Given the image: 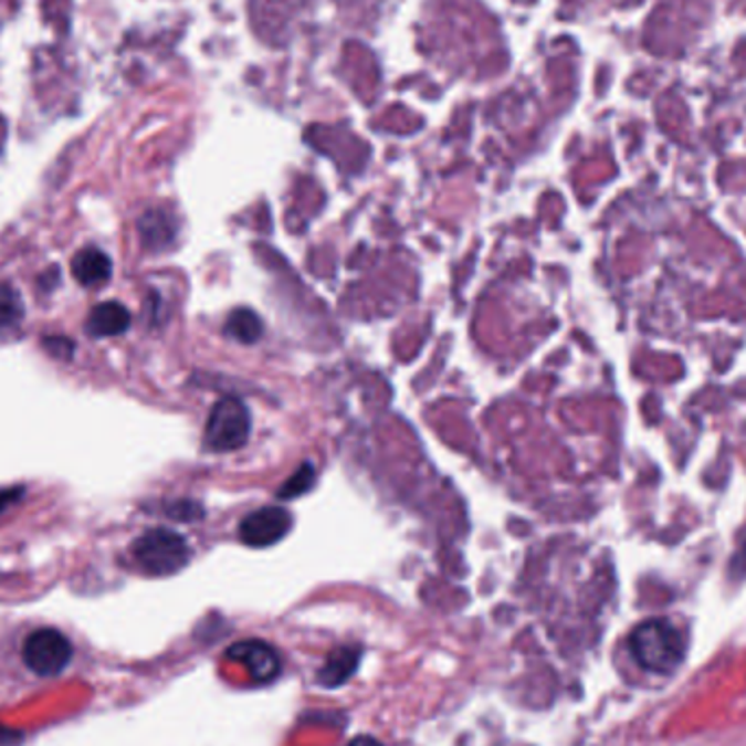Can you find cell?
Returning <instances> with one entry per match:
<instances>
[{"label": "cell", "instance_id": "cell-3", "mask_svg": "<svg viewBox=\"0 0 746 746\" xmlns=\"http://www.w3.org/2000/svg\"><path fill=\"white\" fill-rule=\"evenodd\" d=\"M251 419L239 398H223L214 404L206 423L203 443L210 452H232L248 443Z\"/></svg>", "mask_w": 746, "mask_h": 746}, {"label": "cell", "instance_id": "cell-10", "mask_svg": "<svg viewBox=\"0 0 746 746\" xmlns=\"http://www.w3.org/2000/svg\"><path fill=\"white\" fill-rule=\"evenodd\" d=\"M24 319V302L20 293L7 284L0 282V336L11 334L22 326Z\"/></svg>", "mask_w": 746, "mask_h": 746}, {"label": "cell", "instance_id": "cell-5", "mask_svg": "<svg viewBox=\"0 0 746 746\" xmlns=\"http://www.w3.org/2000/svg\"><path fill=\"white\" fill-rule=\"evenodd\" d=\"M293 526V517L286 508L280 506H266L258 508L255 513H249L248 517L239 526L241 542L251 548H266L286 537V533Z\"/></svg>", "mask_w": 746, "mask_h": 746}, {"label": "cell", "instance_id": "cell-9", "mask_svg": "<svg viewBox=\"0 0 746 746\" xmlns=\"http://www.w3.org/2000/svg\"><path fill=\"white\" fill-rule=\"evenodd\" d=\"M358 662H360V651L358 649H354V647L334 649L330 655H328L326 663H324V668L319 670L317 679L326 687H338V685H343L356 672Z\"/></svg>", "mask_w": 746, "mask_h": 746}, {"label": "cell", "instance_id": "cell-14", "mask_svg": "<svg viewBox=\"0 0 746 746\" xmlns=\"http://www.w3.org/2000/svg\"><path fill=\"white\" fill-rule=\"evenodd\" d=\"M46 347L55 354V356H62V358H71V351H73V343L69 340V338H64V336H49L46 340Z\"/></svg>", "mask_w": 746, "mask_h": 746}, {"label": "cell", "instance_id": "cell-6", "mask_svg": "<svg viewBox=\"0 0 746 746\" xmlns=\"http://www.w3.org/2000/svg\"><path fill=\"white\" fill-rule=\"evenodd\" d=\"M232 662L241 663L255 683H269L282 672V662L277 651L262 640H245L228 649L225 653Z\"/></svg>", "mask_w": 746, "mask_h": 746}, {"label": "cell", "instance_id": "cell-11", "mask_svg": "<svg viewBox=\"0 0 746 746\" xmlns=\"http://www.w3.org/2000/svg\"><path fill=\"white\" fill-rule=\"evenodd\" d=\"M140 234H143V243L147 248H166L175 237V225L168 219V214L160 212V210L147 212L140 221Z\"/></svg>", "mask_w": 746, "mask_h": 746}, {"label": "cell", "instance_id": "cell-7", "mask_svg": "<svg viewBox=\"0 0 746 746\" xmlns=\"http://www.w3.org/2000/svg\"><path fill=\"white\" fill-rule=\"evenodd\" d=\"M132 326V315L120 302H103L87 315L85 328L96 338H109L125 334Z\"/></svg>", "mask_w": 746, "mask_h": 746}, {"label": "cell", "instance_id": "cell-1", "mask_svg": "<svg viewBox=\"0 0 746 746\" xmlns=\"http://www.w3.org/2000/svg\"><path fill=\"white\" fill-rule=\"evenodd\" d=\"M629 651L644 670L670 674L685 658V642L670 620L651 618L633 629L629 635Z\"/></svg>", "mask_w": 746, "mask_h": 746}, {"label": "cell", "instance_id": "cell-15", "mask_svg": "<svg viewBox=\"0 0 746 746\" xmlns=\"http://www.w3.org/2000/svg\"><path fill=\"white\" fill-rule=\"evenodd\" d=\"M347 746H382L378 740H374V738H369V736H360V738H356V740H351L349 745Z\"/></svg>", "mask_w": 746, "mask_h": 746}, {"label": "cell", "instance_id": "cell-2", "mask_svg": "<svg viewBox=\"0 0 746 746\" xmlns=\"http://www.w3.org/2000/svg\"><path fill=\"white\" fill-rule=\"evenodd\" d=\"M132 555L143 572L151 577H170L190 561V546L175 530L154 528L134 542Z\"/></svg>", "mask_w": 746, "mask_h": 746}, {"label": "cell", "instance_id": "cell-8", "mask_svg": "<svg viewBox=\"0 0 746 746\" xmlns=\"http://www.w3.org/2000/svg\"><path fill=\"white\" fill-rule=\"evenodd\" d=\"M73 275L82 286H101L112 277V260L103 249L83 248L75 253L71 262Z\"/></svg>", "mask_w": 746, "mask_h": 746}, {"label": "cell", "instance_id": "cell-12", "mask_svg": "<svg viewBox=\"0 0 746 746\" xmlns=\"http://www.w3.org/2000/svg\"><path fill=\"white\" fill-rule=\"evenodd\" d=\"M262 322L260 317L253 313V311H248V308H239L234 311L230 317H228V324H225V334L232 336L234 340L239 343H255L260 336H262Z\"/></svg>", "mask_w": 746, "mask_h": 746}, {"label": "cell", "instance_id": "cell-13", "mask_svg": "<svg viewBox=\"0 0 746 746\" xmlns=\"http://www.w3.org/2000/svg\"><path fill=\"white\" fill-rule=\"evenodd\" d=\"M315 467L311 463L302 465L277 492V496L284 497V500H293V497L304 496L306 492H311L315 487Z\"/></svg>", "mask_w": 746, "mask_h": 746}, {"label": "cell", "instance_id": "cell-16", "mask_svg": "<svg viewBox=\"0 0 746 746\" xmlns=\"http://www.w3.org/2000/svg\"><path fill=\"white\" fill-rule=\"evenodd\" d=\"M18 494H20V492H15V490H11V492H2V494H0V511L4 508V504H7V502H13V500L18 497Z\"/></svg>", "mask_w": 746, "mask_h": 746}, {"label": "cell", "instance_id": "cell-4", "mask_svg": "<svg viewBox=\"0 0 746 746\" xmlns=\"http://www.w3.org/2000/svg\"><path fill=\"white\" fill-rule=\"evenodd\" d=\"M73 658L69 638L57 629L33 631L22 647V660L40 676L60 674Z\"/></svg>", "mask_w": 746, "mask_h": 746}]
</instances>
